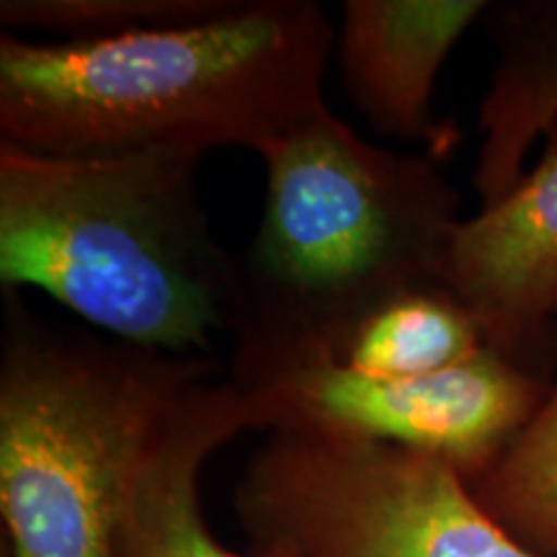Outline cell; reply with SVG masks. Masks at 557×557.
Masks as SVG:
<instances>
[{"label": "cell", "mask_w": 557, "mask_h": 557, "mask_svg": "<svg viewBox=\"0 0 557 557\" xmlns=\"http://www.w3.org/2000/svg\"><path fill=\"white\" fill-rule=\"evenodd\" d=\"M336 34L318 0H235L220 16L111 39L3 32L0 139L41 156L261 152L329 109Z\"/></svg>", "instance_id": "1"}, {"label": "cell", "mask_w": 557, "mask_h": 557, "mask_svg": "<svg viewBox=\"0 0 557 557\" xmlns=\"http://www.w3.org/2000/svg\"><path fill=\"white\" fill-rule=\"evenodd\" d=\"M259 156L267 201L240 256L233 382L336 361L374 310L442 284L459 225L438 160L367 143L331 107Z\"/></svg>", "instance_id": "2"}, {"label": "cell", "mask_w": 557, "mask_h": 557, "mask_svg": "<svg viewBox=\"0 0 557 557\" xmlns=\"http://www.w3.org/2000/svg\"><path fill=\"white\" fill-rule=\"evenodd\" d=\"M205 152L41 156L0 139V284L32 287L109 338L214 357L233 333L240 256L197 194Z\"/></svg>", "instance_id": "3"}, {"label": "cell", "mask_w": 557, "mask_h": 557, "mask_svg": "<svg viewBox=\"0 0 557 557\" xmlns=\"http://www.w3.org/2000/svg\"><path fill=\"white\" fill-rule=\"evenodd\" d=\"M201 354L148 351L54 329L5 292L0 354V513L9 557H114L132 472Z\"/></svg>", "instance_id": "4"}, {"label": "cell", "mask_w": 557, "mask_h": 557, "mask_svg": "<svg viewBox=\"0 0 557 557\" xmlns=\"http://www.w3.org/2000/svg\"><path fill=\"white\" fill-rule=\"evenodd\" d=\"M233 506L250 549L278 557H540L451 465L374 438L271 431Z\"/></svg>", "instance_id": "5"}, {"label": "cell", "mask_w": 557, "mask_h": 557, "mask_svg": "<svg viewBox=\"0 0 557 557\" xmlns=\"http://www.w3.org/2000/svg\"><path fill=\"white\" fill-rule=\"evenodd\" d=\"M267 431L374 438L447 462L478 483L529 426L549 389L519 359L485 346L423 377H369L312 361L235 382Z\"/></svg>", "instance_id": "6"}, {"label": "cell", "mask_w": 557, "mask_h": 557, "mask_svg": "<svg viewBox=\"0 0 557 557\" xmlns=\"http://www.w3.org/2000/svg\"><path fill=\"white\" fill-rule=\"evenodd\" d=\"M442 287L506 357L519 359L545 336L557 318V129L506 197L459 220Z\"/></svg>", "instance_id": "7"}, {"label": "cell", "mask_w": 557, "mask_h": 557, "mask_svg": "<svg viewBox=\"0 0 557 557\" xmlns=\"http://www.w3.org/2000/svg\"><path fill=\"white\" fill-rule=\"evenodd\" d=\"M487 11L483 0H346L336 34L341 81L380 135L442 160L457 129L434 116V83L462 34Z\"/></svg>", "instance_id": "8"}, {"label": "cell", "mask_w": 557, "mask_h": 557, "mask_svg": "<svg viewBox=\"0 0 557 557\" xmlns=\"http://www.w3.org/2000/svg\"><path fill=\"white\" fill-rule=\"evenodd\" d=\"M243 431H267L256 403L230 377L194 382L139 451L114 557H278L222 545L201 508L205 462Z\"/></svg>", "instance_id": "9"}, {"label": "cell", "mask_w": 557, "mask_h": 557, "mask_svg": "<svg viewBox=\"0 0 557 557\" xmlns=\"http://www.w3.org/2000/svg\"><path fill=\"white\" fill-rule=\"evenodd\" d=\"M500 60L480 103L475 189L483 207L524 176L537 137L557 129V3L508 9L498 29Z\"/></svg>", "instance_id": "10"}, {"label": "cell", "mask_w": 557, "mask_h": 557, "mask_svg": "<svg viewBox=\"0 0 557 557\" xmlns=\"http://www.w3.org/2000/svg\"><path fill=\"white\" fill-rule=\"evenodd\" d=\"M485 346L475 318L449 289L431 284L374 310L346 341L336 364L369 377H423Z\"/></svg>", "instance_id": "11"}, {"label": "cell", "mask_w": 557, "mask_h": 557, "mask_svg": "<svg viewBox=\"0 0 557 557\" xmlns=\"http://www.w3.org/2000/svg\"><path fill=\"white\" fill-rule=\"evenodd\" d=\"M470 487L521 545L557 557V385L496 468Z\"/></svg>", "instance_id": "12"}, {"label": "cell", "mask_w": 557, "mask_h": 557, "mask_svg": "<svg viewBox=\"0 0 557 557\" xmlns=\"http://www.w3.org/2000/svg\"><path fill=\"white\" fill-rule=\"evenodd\" d=\"M235 0H3V32H50L58 41L124 37L220 16Z\"/></svg>", "instance_id": "13"}, {"label": "cell", "mask_w": 557, "mask_h": 557, "mask_svg": "<svg viewBox=\"0 0 557 557\" xmlns=\"http://www.w3.org/2000/svg\"><path fill=\"white\" fill-rule=\"evenodd\" d=\"M3 557H9V555H5V553H3Z\"/></svg>", "instance_id": "14"}]
</instances>
